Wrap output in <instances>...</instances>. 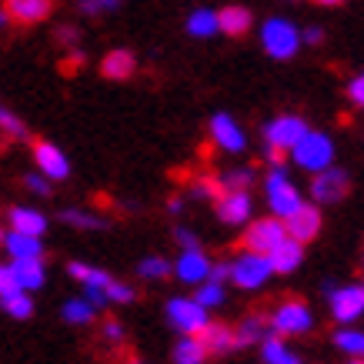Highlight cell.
I'll use <instances>...</instances> for the list:
<instances>
[{
  "mask_svg": "<svg viewBox=\"0 0 364 364\" xmlns=\"http://www.w3.org/2000/svg\"><path fill=\"white\" fill-rule=\"evenodd\" d=\"M291 161L298 167H304V171H311V174H318V171H324V167L334 164V141L328 137L324 131H308L304 137H301L291 151Z\"/></svg>",
  "mask_w": 364,
  "mask_h": 364,
  "instance_id": "obj_1",
  "label": "cell"
},
{
  "mask_svg": "<svg viewBox=\"0 0 364 364\" xmlns=\"http://www.w3.org/2000/svg\"><path fill=\"white\" fill-rule=\"evenodd\" d=\"M261 47L274 60H291L301 50V27L284 21V17H271L261 27Z\"/></svg>",
  "mask_w": 364,
  "mask_h": 364,
  "instance_id": "obj_2",
  "label": "cell"
},
{
  "mask_svg": "<svg viewBox=\"0 0 364 364\" xmlns=\"http://www.w3.org/2000/svg\"><path fill=\"white\" fill-rule=\"evenodd\" d=\"M264 194H267V208L277 214V221H287V218L304 204V200H301V191L294 188V181L287 177L284 167H274V171L264 177Z\"/></svg>",
  "mask_w": 364,
  "mask_h": 364,
  "instance_id": "obj_3",
  "label": "cell"
},
{
  "mask_svg": "<svg viewBox=\"0 0 364 364\" xmlns=\"http://www.w3.org/2000/svg\"><path fill=\"white\" fill-rule=\"evenodd\" d=\"M308 121L304 117H298V114H281V117H271V121L264 124V147H274V151H281V154H287L294 144L308 134Z\"/></svg>",
  "mask_w": 364,
  "mask_h": 364,
  "instance_id": "obj_4",
  "label": "cell"
},
{
  "mask_svg": "<svg viewBox=\"0 0 364 364\" xmlns=\"http://www.w3.org/2000/svg\"><path fill=\"white\" fill-rule=\"evenodd\" d=\"M274 274L271 271V261H267V254H254V251H244L237 261L231 264V277L237 287L244 291H254V287H264V281Z\"/></svg>",
  "mask_w": 364,
  "mask_h": 364,
  "instance_id": "obj_5",
  "label": "cell"
},
{
  "mask_svg": "<svg viewBox=\"0 0 364 364\" xmlns=\"http://www.w3.org/2000/svg\"><path fill=\"white\" fill-rule=\"evenodd\" d=\"M167 321H171L181 334H200L210 324L208 311L200 308L194 298H171L167 301Z\"/></svg>",
  "mask_w": 364,
  "mask_h": 364,
  "instance_id": "obj_6",
  "label": "cell"
},
{
  "mask_svg": "<svg viewBox=\"0 0 364 364\" xmlns=\"http://www.w3.org/2000/svg\"><path fill=\"white\" fill-rule=\"evenodd\" d=\"M271 328L277 334H308L314 328V314L304 301H284L271 318Z\"/></svg>",
  "mask_w": 364,
  "mask_h": 364,
  "instance_id": "obj_7",
  "label": "cell"
},
{
  "mask_svg": "<svg viewBox=\"0 0 364 364\" xmlns=\"http://www.w3.org/2000/svg\"><path fill=\"white\" fill-rule=\"evenodd\" d=\"M328 298H331V314L334 321H341L344 328L358 321L364 314V287L358 284H344V287H331L328 291Z\"/></svg>",
  "mask_w": 364,
  "mask_h": 364,
  "instance_id": "obj_8",
  "label": "cell"
},
{
  "mask_svg": "<svg viewBox=\"0 0 364 364\" xmlns=\"http://www.w3.org/2000/svg\"><path fill=\"white\" fill-rule=\"evenodd\" d=\"M287 237L284 231V221H277V218H264V221H254L244 234V244H247V251L254 254H271L277 244Z\"/></svg>",
  "mask_w": 364,
  "mask_h": 364,
  "instance_id": "obj_9",
  "label": "cell"
},
{
  "mask_svg": "<svg viewBox=\"0 0 364 364\" xmlns=\"http://www.w3.org/2000/svg\"><path fill=\"white\" fill-rule=\"evenodd\" d=\"M348 194V174H344L341 167H324L314 174V184H311V198L318 200V204H338L344 200Z\"/></svg>",
  "mask_w": 364,
  "mask_h": 364,
  "instance_id": "obj_10",
  "label": "cell"
},
{
  "mask_svg": "<svg viewBox=\"0 0 364 364\" xmlns=\"http://www.w3.org/2000/svg\"><path fill=\"white\" fill-rule=\"evenodd\" d=\"M33 161H37V167H41V174H44L47 181H64V177H70V161H67L64 151L54 147L50 141H33Z\"/></svg>",
  "mask_w": 364,
  "mask_h": 364,
  "instance_id": "obj_11",
  "label": "cell"
},
{
  "mask_svg": "<svg viewBox=\"0 0 364 364\" xmlns=\"http://www.w3.org/2000/svg\"><path fill=\"white\" fill-rule=\"evenodd\" d=\"M210 141L218 144L221 151H231V154H237V151L247 147V137H244L241 124L234 121L231 114H214V117H210Z\"/></svg>",
  "mask_w": 364,
  "mask_h": 364,
  "instance_id": "obj_12",
  "label": "cell"
},
{
  "mask_svg": "<svg viewBox=\"0 0 364 364\" xmlns=\"http://www.w3.org/2000/svg\"><path fill=\"white\" fill-rule=\"evenodd\" d=\"M284 231H287V237H291V241H298V244L314 241V237H318V231H321L318 204H301V208L284 221Z\"/></svg>",
  "mask_w": 364,
  "mask_h": 364,
  "instance_id": "obj_13",
  "label": "cell"
},
{
  "mask_svg": "<svg viewBox=\"0 0 364 364\" xmlns=\"http://www.w3.org/2000/svg\"><path fill=\"white\" fill-rule=\"evenodd\" d=\"M251 194L247 191H224L221 198H218V218H221L224 224H247L251 221Z\"/></svg>",
  "mask_w": 364,
  "mask_h": 364,
  "instance_id": "obj_14",
  "label": "cell"
},
{
  "mask_svg": "<svg viewBox=\"0 0 364 364\" xmlns=\"http://www.w3.org/2000/svg\"><path fill=\"white\" fill-rule=\"evenodd\" d=\"M174 274L184 281V284H204L210 274V261H208V254L200 251V247H191V251H184L181 257H177V264H174Z\"/></svg>",
  "mask_w": 364,
  "mask_h": 364,
  "instance_id": "obj_15",
  "label": "cell"
},
{
  "mask_svg": "<svg viewBox=\"0 0 364 364\" xmlns=\"http://www.w3.org/2000/svg\"><path fill=\"white\" fill-rule=\"evenodd\" d=\"M54 11V0H4V14L17 23H41L50 17Z\"/></svg>",
  "mask_w": 364,
  "mask_h": 364,
  "instance_id": "obj_16",
  "label": "cell"
},
{
  "mask_svg": "<svg viewBox=\"0 0 364 364\" xmlns=\"http://www.w3.org/2000/svg\"><path fill=\"white\" fill-rule=\"evenodd\" d=\"M267 261H271V271H277V274H291V271H298L301 261H304V244L284 237L274 251L267 254Z\"/></svg>",
  "mask_w": 364,
  "mask_h": 364,
  "instance_id": "obj_17",
  "label": "cell"
},
{
  "mask_svg": "<svg viewBox=\"0 0 364 364\" xmlns=\"http://www.w3.org/2000/svg\"><path fill=\"white\" fill-rule=\"evenodd\" d=\"M204 348H208V354H228L237 348V338H234V328H228V324H208L200 334H194Z\"/></svg>",
  "mask_w": 364,
  "mask_h": 364,
  "instance_id": "obj_18",
  "label": "cell"
},
{
  "mask_svg": "<svg viewBox=\"0 0 364 364\" xmlns=\"http://www.w3.org/2000/svg\"><path fill=\"white\" fill-rule=\"evenodd\" d=\"M251 11L247 7H224V11H218V33H228V37H241V33L251 31Z\"/></svg>",
  "mask_w": 364,
  "mask_h": 364,
  "instance_id": "obj_19",
  "label": "cell"
},
{
  "mask_svg": "<svg viewBox=\"0 0 364 364\" xmlns=\"http://www.w3.org/2000/svg\"><path fill=\"white\" fill-rule=\"evenodd\" d=\"M4 247H7V254H11L14 261H31V257H41L44 254V244H41V237H31V234H4Z\"/></svg>",
  "mask_w": 364,
  "mask_h": 364,
  "instance_id": "obj_20",
  "label": "cell"
},
{
  "mask_svg": "<svg viewBox=\"0 0 364 364\" xmlns=\"http://www.w3.org/2000/svg\"><path fill=\"white\" fill-rule=\"evenodd\" d=\"M11 274L17 281L21 291H37V287L44 284V261L41 257H31V261H14L11 264Z\"/></svg>",
  "mask_w": 364,
  "mask_h": 364,
  "instance_id": "obj_21",
  "label": "cell"
},
{
  "mask_svg": "<svg viewBox=\"0 0 364 364\" xmlns=\"http://www.w3.org/2000/svg\"><path fill=\"white\" fill-rule=\"evenodd\" d=\"M11 231L41 237V234L47 231V218L33 208H11Z\"/></svg>",
  "mask_w": 364,
  "mask_h": 364,
  "instance_id": "obj_22",
  "label": "cell"
},
{
  "mask_svg": "<svg viewBox=\"0 0 364 364\" xmlns=\"http://www.w3.org/2000/svg\"><path fill=\"white\" fill-rule=\"evenodd\" d=\"M134 67H137V60H134L131 50H111L100 60V74L111 80H127L134 74Z\"/></svg>",
  "mask_w": 364,
  "mask_h": 364,
  "instance_id": "obj_23",
  "label": "cell"
},
{
  "mask_svg": "<svg viewBox=\"0 0 364 364\" xmlns=\"http://www.w3.org/2000/svg\"><path fill=\"white\" fill-rule=\"evenodd\" d=\"M188 33L191 37H200V41H208L218 33V11H210V7H198V11H191L188 17Z\"/></svg>",
  "mask_w": 364,
  "mask_h": 364,
  "instance_id": "obj_24",
  "label": "cell"
},
{
  "mask_svg": "<svg viewBox=\"0 0 364 364\" xmlns=\"http://www.w3.org/2000/svg\"><path fill=\"white\" fill-rule=\"evenodd\" d=\"M204 361H208V348L194 334H184L174 344V364H204Z\"/></svg>",
  "mask_w": 364,
  "mask_h": 364,
  "instance_id": "obj_25",
  "label": "cell"
},
{
  "mask_svg": "<svg viewBox=\"0 0 364 364\" xmlns=\"http://www.w3.org/2000/svg\"><path fill=\"white\" fill-rule=\"evenodd\" d=\"M267 334V321L261 318V314H247V318L234 328V338H237V348H244V344H261Z\"/></svg>",
  "mask_w": 364,
  "mask_h": 364,
  "instance_id": "obj_26",
  "label": "cell"
},
{
  "mask_svg": "<svg viewBox=\"0 0 364 364\" xmlns=\"http://www.w3.org/2000/svg\"><path fill=\"white\" fill-rule=\"evenodd\" d=\"M67 271H70V277H77L84 287H100V291H104V287L114 281L107 271H100V267H90V264H80V261L67 264Z\"/></svg>",
  "mask_w": 364,
  "mask_h": 364,
  "instance_id": "obj_27",
  "label": "cell"
},
{
  "mask_svg": "<svg viewBox=\"0 0 364 364\" xmlns=\"http://www.w3.org/2000/svg\"><path fill=\"white\" fill-rule=\"evenodd\" d=\"M261 358H264V364H301V358L287 351V344L281 338H264L261 341Z\"/></svg>",
  "mask_w": 364,
  "mask_h": 364,
  "instance_id": "obj_28",
  "label": "cell"
},
{
  "mask_svg": "<svg viewBox=\"0 0 364 364\" xmlns=\"http://www.w3.org/2000/svg\"><path fill=\"white\" fill-rule=\"evenodd\" d=\"M0 308L7 311L11 318H31L33 314V301H31V294L27 291H14V294H4L0 298Z\"/></svg>",
  "mask_w": 364,
  "mask_h": 364,
  "instance_id": "obj_29",
  "label": "cell"
},
{
  "mask_svg": "<svg viewBox=\"0 0 364 364\" xmlns=\"http://www.w3.org/2000/svg\"><path fill=\"white\" fill-rule=\"evenodd\" d=\"M334 344H338L344 354H351L354 361H361V358H364V331H354V328H341V331L334 334Z\"/></svg>",
  "mask_w": 364,
  "mask_h": 364,
  "instance_id": "obj_30",
  "label": "cell"
},
{
  "mask_svg": "<svg viewBox=\"0 0 364 364\" xmlns=\"http://www.w3.org/2000/svg\"><path fill=\"white\" fill-rule=\"evenodd\" d=\"M218 184H221V191H247L254 184V171L251 167H234V171H228Z\"/></svg>",
  "mask_w": 364,
  "mask_h": 364,
  "instance_id": "obj_31",
  "label": "cell"
},
{
  "mask_svg": "<svg viewBox=\"0 0 364 364\" xmlns=\"http://www.w3.org/2000/svg\"><path fill=\"white\" fill-rule=\"evenodd\" d=\"M64 321L67 324H90L94 321V308H90L87 301H67L64 304Z\"/></svg>",
  "mask_w": 364,
  "mask_h": 364,
  "instance_id": "obj_32",
  "label": "cell"
},
{
  "mask_svg": "<svg viewBox=\"0 0 364 364\" xmlns=\"http://www.w3.org/2000/svg\"><path fill=\"white\" fill-rule=\"evenodd\" d=\"M194 301H198L204 311H208V308H218V304H224V287L204 281V284H198V294H194Z\"/></svg>",
  "mask_w": 364,
  "mask_h": 364,
  "instance_id": "obj_33",
  "label": "cell"
},
{
  "mask_svg": "<svg viewBox=\"0 0 364 364\" xmlns=\"http://www.w3.org/2000/svg\"><path fill=\"white\" fill-rule=\"evenodd\" d=\"M137 274L147 277V281H161V277L171 274V264H167L164 257H144L141 264H137Z\"/></svg>",
  "mask_w": 364,
  "mask_h": 364,
  "instance_id": "obj_34",
  "label": "cell"
},
{
  "mask_svg": "<svg viewBox=\"0 0 364 364\" xmlns=\"http://www.w3.org/2000/svg\"><path fill=\"white\" fill-rule=\"evenodd\" d=\"M64 221L74 224V228H84V231H100L104 228L97 214H87V210H64Z\"/></svg>",
  "mask_w": 364,
  "mask_h": 364,
  "instance_id": "obj_35",
  "label": "cell"
},
{
  "mask_svg": "<svg viewBox=\"0 0 364 364\" xmlns=\"http://www.w3.org/2000/svg\"><path fill=\"white\" fill-rule=\"evenodd\" d=\"M0 131L7 134V137H27V127H23V121L17 117V114H11L7 107H0Z\"/></svg>",
  "mask_w": 364,
  "mask_h": 364,
  "instance_id": "obj_36",
  "label": "cell"
},
{
  "mask_svg": "<svg viewBox=\"0 0 364 364\" xmlns=\"http://www.w3.org/2000/svg\"><path fill=\"white\" fill-rule=\"evenodd\" d=\"M104 294H107V301H114V304H131V301H134V287L121 284V281H111V284L104 287Z\"/></svg>",
  "mask_w": 364,
  "mask_h": 364,
  "instance_id": "obj_37",
  "label": "cell"
},
{
  "mask_svg": "<svg viewBox=\"0 0 364 364\" xmlns=\"http://www.w3.org/2000/svg\"><path fill=\"white\" fill-rule=\"evenodd\" d=\"M194 194H198V198H221L224 191H221V184H218V181H210V177H200L198 184H194Z\"/></svg>",
  "mask_w": 364,
  "mask_h": 364,
  "instance_id": "obj_38",
  "label": "cell"
},
{
  "mask_svg": "<svg viewBox=\"0 0 364 364\" xmlns=\"http://www.w3.org/2000/svg\"><path fill=\"white\" fill-rule=\"evenodd\" d=\"M23 184H27L33 194H41V198H47V194H50V181H47L44 174H27V177H23Z\"/></svg>",
  "mask_w": 364,
  "mask_h": 364,
  "instance_id": "obj_39",
  "label": "cell"
},
{
  "mask_svg": "<svg viewBox=\"0 0 364 364\" xmlns=\"http://www.w3.org/2000/svg\"><path fill=\"white\" fill-rule=\"evenodd\" d=\"M14 291H21V287H17V281H14V274H11V264H0V298H4V294H14Z\"/></svg>",
  "mask_w": 364,
  "mask_h": 364,
  "instance_id": "obj_40",
  "label": "cell"
},
{
  "mask_svg": "<svg viewBox=\"0 0 364 364\" xmlns=\"http://www.w3.org/2000/svg\"><path fill=\"white\" fill-rule=\"evenodd\" d=\"M84 301H87L94 311H97V308H104V304H107V294H104L100 287H87V291H84Z\"/></svg>",
  "mask_w": 364,
  "mask_h": 364,
  "instance_id": "obj_41",
  "label": "cell"
},
{
  "mask_svg": "<svg viewBox=\"0 0 364 364\" xmlns=\"http://www.w3.org/2000/svg\"><path fill=\"white\" fill-rule=\"evenodd\" d=\"M228 277H231V264H210V274H208L210 284H224Z\"/></svg>",
  "mask_w": 364,
  "mask_h": 364,
  "instance_id": "obj_42",
  "label": "cell"
},
{
  "mask_svg": "<svg viewBox=\"0 0 364 364\" xmlns=\"http://www.w3.org/2000/svg\"><path fill=\"white\" fill-rule=\"evenodd\" d=\"M104 338H107V341H124V324L121 321H104Z\"/></svg>",
  "mask_w": 364,
  "mask_h": 364,
  "instance_id": "obj_43",
  "label": "cell"
},
{
  "mask_svg": "<svg viewBox=\"0 0 364 364\" xmlns=\"http://www.w3.org/2000/svg\"><path fill=\"white\" fill-rule=\"evenodd\" d=\"M174 237H177V244H181L184 251H191V247H198V237H194V231H188V228H177Z\"/></svg>",
  "mask_w": 364,
  "mask_h": 364,
  "instance_id": "obj_44",
  "label": "cell"
},
{
  "mask_svg": "<svg viewBox=\"0 0 364 364\" xmlns=\"http://www.w3.org/2000/svg\"><path fill=\"white\" fill-rule=\"evenodd\" d=\"M348 94H351L354 104H361V107H364V74H361V77H354V80H351V87H348Z\"/></svg>",
  "mask_w": 364,
  "mask_h": 364,
  "instance_id": "obj_45",
  "label": "cell"
},
{
  "mask_svg": "<svg viewBox=\"0 0 364 364\" xmlns=\"http://www.w3.org/2000/svg\"><path fill=\"white\" fill-rule=\"evenodd\" d=\"M324 41V31L321 27H308V31H301V44H321Z\"/></svg>",
  "mask_w": 364,
  "mask_h": 364,
  "instance_id": "obj_46",
  "label": "cell"
},
{
  "mask_svg": "<svg viewBox=\"0 0 364 364\" xmlns=\"http://www.w3.org/2000/svg\"><path fill=\"white\" fill-rule=\"evenodd\" d=\"M80 11H84V14H90V17H94V14H100V11H104V4H100V0H80Z\"/></svg>",
  "mask_w": 364,
  "mask_h": 364,
  "instance_id": "obj_47",
  "label": "cell"
},
{
  "mask_svg": "<svg viewBox=\"0 0 364 364\" xmlns=\"http://www.w3.org/2000/svg\"><path fill=\"white\" fill-rule=\"evenodd\" d=\"M57 37H60V41H67V44H74V41H77V33L70 31V27H64V31L57 33Z\"/></svg>",
  "mask_w": 364,
  "mask_h": 364,
  "instance_id": "obj_48",
  "label": "cell"
},
{
  "mask_svg": "<svg viewBox=\"0 0 364 364\" xmlns=\"http://www.w3.org/2000/svg\"><path fill=\"white\" fill-rule=\"evenodd\" d=\"M167 208H171V214H177V210L184 208V200H181V198H171V204H167Z\"/></svg>",
  "mask_w": 364,
  "mask_h": 364,
  "instance_id": "obj_49",
  "label": "cell"
},
{
  "mask_svg": "<svg viewBox=\"0 0 364 364\" xmlns=\"http://www.w3.org/2000/svg\"><path fill=\"white\" fill-rule=\"evenodd\" d=\"M318 4H324V7H334V4H344V0H318Z\"/></svg>",
  "mask_w": 364,
  "mask_h": 364,
  "instance_id": "obj_50",
  "label": "cell"
},
{
  "mask_svg": "<svg viewBox=\"0 0 364 364\" xmlns=\"http://www.w3.org/2000/svg\"><path fill=\"white\" fill-rule=\"evenodd\" d=\"M100 4H104V7H117L121 0H100Z\"/></svg>",
  "mask_w": 364,
  "mask_h": 364,
  "instance_id": "obj_51",
  "label": "cell"
},
{
  "mask_svg": "<svg viewBox=\"0 0 364 364\" xmlns=\"http://www.w3.org/2000/svg\"><path fill=\"white\" fill-rule=\"evenodd\" d=\"M7 21H11V17H7V14L0 11V27H4V23H7Z\"/></svg>",
  "mask_w": 364,
  "mask_h": 364,
  "instance_id": "obj_52",
  "label": "cell"
},
{
  "mask_svg": "<svg viewBox=\"0 0 364 364\" xmlns=\"http://www.w3.org/2000/svg\"><path fill=\"white\" fill-rule=\"evenodd\" d=\"M127 364H144V361H141V358H131V361H127Z\"/></svg>",
  "mask_w": 364,
  "mask_h": 364,
  "instance_id": "obj_53",
  "label": "cell"
},
{
  "mask_svg": "<svg viewBox=\"0 0 364 364\" xmlns=\"http://www.w3.org/2000/svg\"><path fill=\"white\" fill-rule=\"evenodd\" d=\"M348 364H364V361H348Z\"/></svg>",
  "mask_w": 364,
  "mask_h": 364,
  "instance_id": "obj_54",
  "label": "cell"
},
{
  "mask_svg": "<svg viewBox=\"0 0 364 364\" xmlns=\"http://www.w3.org/2000/svg\"><path fill=\"white\" fill-rule=\"evenodd\" d=\"M0 241H4V231H0Z\"/></svg>",
  "mask_w": 364,
  "mask_h": 364,
  "instance_id": "obj_55",
  "label": "cell"
}]
</instances>
